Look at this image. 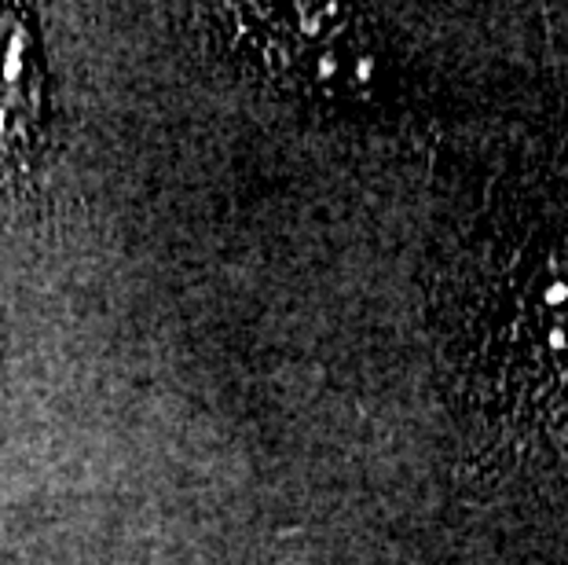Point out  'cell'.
<instances>
[{"label": "cell", "mask_w": 568, "mask_h": 565, "mask_svg": "<svg viewBox=\"0 0 568 565\" xmlns=\"http://www.w3.org/2000/svg\"><path fill=\"white\" fill-rule=\"evenodd\" d=\"M437 316L477 474L568 485V162L491 188L440 264Z\"/></svg>", "instance_id": "obj_1"}, {"label": "cell", "mask_w": 568, "mask_h": 565, "mask_svg": "<svg viewBox=\"0 0 568 565\" xmlns=\"http://www.w3.org/2000/svg\"><path fill=\"white\" fill-rule=\"evenodd\" d=\"M205 27L261 85L301 103H374L389 56L378 22L337 4L205 8Z\"/></svg>", "instance_id": "obj_2"}, {"label": "cell", "mask_w": 568, "mask_h": 565, "mask_svg": "<svg viewBox=\"0 0 568 565\" xmlns=\"http://www.w3.org/2000/svg\"><path fill=\"white\" fill-rule=\"evenodd\" d=\"M38 48L27 19L0 11V173L30 154L38 129Z\"/></svg>", "instance_id": "obj_3"}]
</instances>
